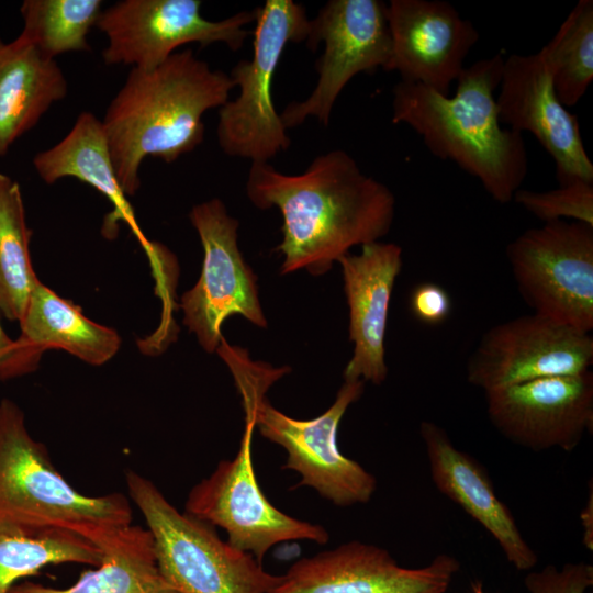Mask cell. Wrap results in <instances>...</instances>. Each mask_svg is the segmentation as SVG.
<instances>
[{"instance_id": "1", "label": "cell", "mask_w": 593, "mask_h": 593, "mask_svg": "<svg viewBox=\"0 0 593 593\" xmlns=\"http://www.w3.org/2000/svg\"><path fill=\"white\" fill-rule=\"evenodd\" d=\"M246 193L258 209L282 215V275L301 269L326 273L357 245L384 237L395 216V197L365 175L345 150L318 155L299 175H286L269 163H251Z\"/></svg>"}, {"instance_id": "2", "label": "cell", "mask_w": 593, "mask_h": 593, "mask_svg": "<svg viewBox=\"0 0 593 593\" xmlns=\"http://www.w3.org/2000/svg\"><path fill=\"white\" fill-rule=\"evenodd\" d=\"M502 54L465 67L454 96L400 81L392 90V123L409 125L435 157L475 177L490 197L508 203L528 174L523 134L499 119L494 91Z\"/></svg>"}, {"instance_id": "3", "label": "cell", "mask_w": 593, "mask_h": 593, "mask_svg": "<svg viewBox=\"0 0 593 593\" xmlns=\"http://www.w3.org/2000/svg\"><path fill=\"white\" fill-rule=\"evenodd\" d=\"M234 87L230 75L212 70L191 49L174 53L153 69L132 68L101 121L124 193L138 190L146 157L170 164L198 147L203 114L224 105Z\"/></svg>"}, {"instance_id": "4", "label": "cell", "mask_w": 593, "mask_h": 593, "mask_svg": "<svg viewBox=\"0 0 593 593\" xmlns=\"http://www.w3.org/2000/svg\"><path fill=\"white\" fill-rule=\"evenodd\" d=\"M131 523L125 495L89 496L71 486L29 433L20 406L7 398L0 401V533H69L99 548Z\"/></svg>"}, {"instance_id": "5", "label": "cell", "mask_w": 593, "mask_h": 593, "mask_svg": "<svg viewBox=\"0 0 593 593\" xmlns=\"http://www.w3.org/2000/svg\"><path fill=\"white\" fill-rule=\"evenodd\" d=\"M233 373L242 395L245 421L254 423L259 434L287 452L282 469L300 474L296 486L314 489L336 506L366 504L377 490V479L359 462L340 452L337 430L347 409L365 390L362 380H344L334 403L312 419H296L273 407L266 392L289 371L272 368L248 358L245 350L223 340L217 349Z\"/></svg>"}, {"instance_id": "6", "label": "cell", "mask_w": 593, "mask_h": 593, "mask_svg": "<svg viewBox=\"0 0 593 593\" xmlns=\"http://www.w3.org/2000/svg\"><path fill=\"white\" fill-rule=\"evenodd\" d=\"M131 500L144 516L158 570L177 593H270L281 575L224 541L212 525L180 513L147 478L127 470Z\"/></svg>"}, {"instance_id": "7", "label": "cell", "mask_w": 593, "mask_h": 593, "mask_svg": "<svg viewBox=\"0 0 593 593\" xmlns=\"http://www.w3.org/2000/svg\"><path fill=\"white\" fill-rule=\"evenodd\" d=\"M311 20L292 0H267L255 9L254 53L230 77L239 94L220 108L216 127L222 150L251 163H269L291 141L272 100V79L286 46L307 40Z\"/></svg>"}, {"instance_id": "8", "label": "cell", "mask_w": 593, "mask_h": 593, "mask_svg": "<svg viewBox=\"0 0 593 593\" xmlns=\"http://www.w3.org/2000/svg\"><path fill=\"white\" fill-rule=\"evenodd\" d=\"M517 290L534 313L590 333L593 329V226L547 222L506 246Z\"/></svg>"}, {"instance_id": "9", "label": "cell", "mask_w": 593, "mask_h": 593, "mask_svg": "<svg viewBox=\"0 0 593 593\" xmlns=\"http://www.w3.org/2000/svg\"><path fill=\"white\" fill-rule=\"evenodd\" d=\"M254 429V423L245 421L236 456L220 461L208 478L190 490L184 513L224 529L232 546L260 563L281 542L326 544L329 534L322 525L283 513L259 488L251 456Z\"/></svg>"}, {"instance_id": "10", "label": "cell", "mask_w": 593, "mask_h": 593, "mask_svg": "<svg viewBox=\"0 0 593 593\" xmlns=\"http://www.w3.org/2000/svg\"><path fill=\"white\" fill-rule=\"evenodd\" d=\"M324 52L315 64L316 86L303 101L291 102L280 113L284 127L301 125L309 116L328 126L337 97L359 72L387 69L391 58V34L387 4L380 0H329L311 20L305 41Z\"/></svg>"}, {"instance_id": "11", "label": "cell", "mask_w": 593, "mask_h": 593, "mask_svg": "<svg viewBox=\"0 0 593 593\" xmlns=\"http://www.w3.org/2000/svg\"><path fill=\"white\" fill-rule=\"evenodd\" d=\"M201 7L199 0H122L102 10L96 26L108 38L104 63L148 70L189 43H224L238 51L250 35L244 26L255 22V10L210 21Z\"/></svg>"}, {"instance_id": "12", "label": "cell", "mask_w": 593, "mask_h": 593, "mask_svg": "<svg viewBox=\"0 0 593 593\" xmlns=\"http://www.w3.org/2000/svg\"><path fill=\"white\" fill-rule=\"evenodd\" d=\"M189 219L204 257L200 278L182 294L180 307L189 332L195 334L205 351L214 353L223 338L221 326L231 315L239 314L259 327H266L267 320L258 298L257 276L238 248V221L217 198L194 205Z\"/></svg>"}, {"instance_id": "13", "label": "cell", "mask_w": 593, "mask_h": 593, "mask_svg": "<svg viewBox=\"0 0 593 593\" xmlns=\"http://www.w3.org/2000/svg\"><path fill=\"white\" fill-rule=\"evenodd\" d=\"M593 365L590 333L536 313L488 329L467 363V380L485 392L524 382L574 376Z\"/></svg>"}, {"instance_id": "14", "label": "cell", "mask_w": 593, "mask_h": 593, "mask_svg": "<svg viewBox=\"0 0 593 593\" xmlns=\"http://www.w3.org/2000/svg\"><path fill=\"white\" fill-rule=\"evenodd\" d=\"M494 428L533 451L570 452L593 430V372L537 379L485 392Z\"/></svg>"}, {"instance_id": "15", "label": "cell", "mask_w": 593, "mask_h": 593, "mask_svg": "<svg viewBox=\"0 0 593 593\" xmlns=\"http://www.w3.org/2000/svg\"><path fill=\"white\" fill-rule=\"evenodd\" d=\"M459 570L448 553L413 569L381 547L354 540L296 560L270 593H446Z\"/></svg>"}, {"instance_id": "16", "label": "cell", "mask_w": 593, "mask_h": 593, "mask_svg": "<svg viewBox=\"0 0 593 593\" xmlns=\"http://www.w3.org/2000/svg\"><path fill=\"white\" fill-rule=\"evenodd\" d=\"M499 87L500 122L538 141L556 165L559 186L575 180L593 182V164L578 118L558 99L541 52L512 54L504 59Z\"/></svg>"}, {"instance_id": "17", "label": "cell", "mask_w": 593, "mask_h": 593, "mask_svg": "<svg viewBox=\"0 0 593 593\" xmlns=\"http://www.w3.org/2000/svg\"><path fill=\"white\" fill-rule=\"evenodd\" d=\"M391 58L387 71L401 81L449 96L479 40L472 22L443 0H391L387 4Z\"/></svg>"}, {"instance_id": "18", "label": "cell", "mask_w": 593, "mask_h": 593, "mask_svg": "<svg viewBox=\"0 0 593 593\" xmlns=\"http://www.w3.org/2000/svg\"><path fill=\"white\" fill-rule=\"evenodd\" d=\"M349 307V339L353 357L344 380L381 384L388 376L385 332L393 287L402 269V248L394 243L373 242L361 246L358 255L338 259Z\"/></svg>"}, {"instance_id": "19", "label": "cell", "mask_w": 593, "mask_h": 593, "mask_svg": "<svg viewBox=\"0 0 593 593\" xmlns=\"http://www.w3.org/2000/svg\"><path fill=\"white\" fill-rule=\"evenodd\" d=\"M419 435L425 446L430 478L437 490L461 507L497 542L506 560L518 571H530L537 552L523 537L508 506L496 494L484 467L457 448L447 432L422 421Z\"/></svg>"}, {"instance_id": "20", "label": "cell", "mask_w": 593, "mask_h": 593, "mask_svg": "<svg viewBox=\"0 0 593 593\" xmlns=\"http://www.w3.org/2000/svg\"><path fill=\"white\" fill-rule=\"evenodd\" d=\"M33 166L48 184L64 177H74L100 192L112 204L102 233L115 236L118 223H127L146 251L150 242L142 234L132 206L116 176L101 120L93 113L81 112L69 133L53 147L37 153Z\"/></svg>"}, {"instance_id": "21", "label": "cell", "mask_w": 593, "mask_h": 593, "mask_svg": "<svg viewBox=\"0 0 593 593\" xmlns=\"http://www.w3.org/2000/svg\"><path fill=\"white\" fill-rule=\"evenodd\" d=\"M67 91L66 77L55 59L20 36L11 42L0 38V156Z\"/></svg>"}, {"instance_id": "22", "label": "cell", "mask_w": 593, "mask_h": 593, "mask_svg": "<svg viewBox=\"0 0 593 593\" xmlns=\"http://www.w3.org/2000/svg\"><path fill=\"white\" fill-rule=\"evenodd\" d=\"M19 324L18 338L40 355L47 349H61L89 365L101 366L121 346L115 329L91 321L79 306L60 298L40 280Z\"/></svg>"}, {"instance_id": "23", "label": "cell", "mask_w": 593, "mask_h": 593, "mask_svg": "<svg viewBox=\"0 0 593 593\" xmlns=\"http://www.w3.org/2000/svg\"><path fill=\"white\" fill-rule=\"evenodd\" d=\"M99 548L102 551L99 566L81 573L72 585L58 589L23 581L10 593H177L158 570L147 528L124 526Z\"/></svg>"}, {"instance_id": "24", "label": "cell", "mask_w": 593, "mask_h": 593, "mask_svg": "<svg viewBox=\"0 0 593 593\" xmlns=\"http://www.w3.org/2000/svg\"><path fill=\"white\" fill-rule=\"evenodd\" d=\"M27 227L20 186L0 172V311L20 322L38 281L30 255Z\"/></svg>"}, {"instance_id": "25", "label": "cell", "mask_w": 593, "mask_h": 593, "mask_svg": "<svg viewBox=\"0 0 593 593\" xmlns=\"http://www.w3.org/2000/svg\"><path fill=\"white\" fill-rule=\"evenodd\" d=\"M100 0H25L20 37L45 57L89 51L87 35L101 15Z\"/></svg>"}, {"instance_id": "26", "label": "cell", "mask_w": 593, "mask_h": 593, "mask_svg": "<svg viewBox=\"0 0 593 593\" xmlns=\"http://www.w3.org/2000/svg\"><path fill=\"white\" fill-rule=\"evenodd\" d=\"M540 52L558 99L575 105L593 80V1H578Z\"/></svg>"}, {"instance_id": "27", "label": "cell", "mask_w": 593, "mask_h": 593, "mask_svg": "<svg viewBox=\"0 0 593 593\" xmlns=\"http://www.w3.org/2000/svg\"><path fill=\"white\" fill-rule=\"evenodd\" d=\"M102 551L89 540L69 533L24 536L0 533V593H10L21 580L51 564L99 566Z\"/></svg>"}, {"instance_id": "28", "label": "cell", "mask_w": 593, "mask_h": 593, "mask_svg": "<svg viewBox=\"0 0 593 593\" xmlns=\"http://www.w3.org/2000/svg\"><path fill=\"white\" fill-rule=\"evenodd\" d=\"M513 200L545 223L571 219L593 226V182L575 180L545 192L519 189Z\"/></svg>"}, {"instance_id": "29", "label": "cell", "mask_w": 593, "mask_h": 593, "mask_svg": "<svg viewBox=\"0 0 593 593\" xmlns=\"http://www.w3.org/2000/svg\"><path fill=\"white\" fill-rule=\"evenodd\" d=\"M524 584L528 593H585L593 585V567L583 561L548 564L528 571Z\"/></svg>"}, {"instance_id": "30", "label": "cell", "mask_w": 593, "mask_h": 593, "mask_svg": "<svg viewBox=\"0 0 593 593\" xmlns=\"http://www.w3.org/2000/svg\"><path fill=\"white\" fill-rule=\"evenodd\" d=\"M410 307L419 322L439 325L449 317L452 303L449 293L441 286L423 282L413 289Z\"/></svg>"}, {"instance_id": "31", "label": "cell", "mask_w": 593, "mask_h": 593, "mask_svg": "<svg viewBox=\"0 0 593 593\" xmlns=\"http://www.w3.org/2000/svg\"><path fill=\"white\" fill-rule=\"evenodd\" d=\"M0 355L23 357L31 360L37 366L42 357L40 354L35 353L33 349H31L29 346L22 343L19 338L11 339L8 336V334L4 332V329L2 328L1 323H0Z\"/></svg>"}, {"instance_id": "32", "label": "cell", "mask_w": 593, "mask_h": 593, "mask_svg": "<svg viewBox=\"0 0 593 593\" xmlns=\"http://www.w3.org/2000/svg\"><path fill=\"white\" fill-rule=\"evenodd\" d=\"M36 365L23 357L0 355V380H8L30 373L36 369Z\"/></svg>"}, {"instance_id": "33", "label": "cell", "mask_w": 593, "mask_h": 593, "mask_svg": "<svg viewBox=\"0 0 593 593\" xmlns=\"http://www.w3.org/2000/svg\"><path fill=\"white\" fill-rule=\"evenodd\" d=\"M593 492L590 490V499H588L584 508L580 514V519L583 526V542L588 550L593 551Z\"/></svg>"}, {"instance_id": "34", "label": "cell", "mask_w": 593, "mask_h": 593, "mask_svg": "<svg viewBox=\"0 0 593 593\" xmlns=\"http://www.w3.org/2000/svg\"><path fill=\"white\" fill-rule=\"evenodd\" d=\"M473 593H484L481 583H474L472 586Z\"/></svg>"}]
</instances>
